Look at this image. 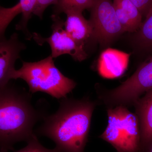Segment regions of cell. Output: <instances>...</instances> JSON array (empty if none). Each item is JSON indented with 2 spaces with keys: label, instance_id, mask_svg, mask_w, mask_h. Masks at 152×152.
I'll list each match as a JSON object with an SVG mask.
<instances>
[{
  "label": "cell",
  "instance_id": "6da1fadb",
  "mask_svg": "<svg viewBox=\"0 0 152 152\" xmlns=\"http://www.w3.org/2000/svg\"><path fill=\"white\" fill-rule=\"evenodd\" d=\"M96 105L88 96L60 99L58 110L44 118L35 134L51 140L59 152H84Z\"/></svg>",
  "mask_w": 152,
  "mask_h": 152
},
{
  "label": "cell",
  "instance_id": "7a4b0ae2",
  "mask_svg": "<svg viewBox=\"0 0 152 152\" xmlns=\"http://www.w3.org/2000/svg\"><path fill=\"white\" fill-rule=\"evenodd\" d=\"M46 114L36 108L31 94L10 83L0 88V152H8L34 135V127Z\"/></svg>",
  "mask_w": 152,
  "mask_h": 152
},
{
  "label": "cell",
  "instance_id": "3957f363",
  "mask_svg": "<svg viewBox=\"0 0 152 152\" xmlns=\"http://www.w3.org/2000/svg\"><path fill=\"white\" fill-rule=\"evenodd\" d=\"M22 63L21 68L13 71L11 79L24 80L31 94L42 92L60 99L66 97L77 86L74 80L64 75L56 66L51 55L38 61Z\"/></svg>",
  "mask_w": 152,
  "mask_h": 152
},
{
  "label": "cell",
  "instance_id": "277c9868",
  "mask_svg": "<svg viewBox=\"0 0 152 152\" xmlns=\"http://www.w3.org/2000/svg\"><path fill=\"white\" fill-rule=\"evenodd\" d=\"M107 113V125L99 137L118 152L140 151V129L136 114L122 105L108 108Z\"/></svg>",
  "mask_w": 152,
  "mask_h": 152
},
{
  "label": "cell",
  "instance_id": "5b68a950",
  "mask_svg": "<svg viewBox=\"0 0 152 152\" xmlns=\"http://www.w3.org/2000/svg\"><path fill=\"white\" fill-rule=\"evenodd\" d=\"M152 89V58L140 66L132 75L119 86L99 94V98L108 108L134 105Z\"/></svg>",
  "mask_w": 152,
  "mask_h": 152
},
{
  "label": "cell",
  "instance_id": "8992f818",
  "mask_svg": "<svg viewBox=\"0 0 152 152\" xmlns=\"http://www.w3.org/2000/svg\"><path fill=\"white\" fill-rule=\"evenodd\" d=\"M51 18V35L49 37L45 38L38 33H34L32 38L39 45H42L45 43L48 44L51 49V56L53 58L68 54L78 61L86 59L87 54L84 45L76 42L66 31L64 28V22L59 15L53 14Z\"/></svg>",
  "mask_w": 152,
  "mask_h": 152
},
{
  "label": "cell",
  "instance_id": "52a82bcc",
  "mask_svg": "<svg viewBox=\"0 0 152 152\" xmlns=\"http://www.w3.org/2000/svg\"><path fill=\"white\" fill-rule=\"evenodd\" d=\"M91 9L92 36L102 45H109L124 32L111 0H96Z\"/></svg>",
  "mask_w": 152,
  "mask_h": 152
},
{
  "label": "cell",
  "instance_id": "ba28073f",
  "mask_svg": "<svg viewBox=\"0 0 152 152\" xmlns=\"http://www.w3.org/2000/svg\"><path fill=\"white\" fill-rule=\"evenodd\" d=\"M37 0H19L13 7L5 8L0 5V42L4 40L5 32L11 22L17 16L22 14V18L16 25V29L24 32L28 40L32 39V34L28 29V22L33 15Z\"/></svg>",
  "mask_w": 152,
  "mask_h": 152
},
{
  "label": "cell",
  "instance_id": "9c48e42d",
  "mask_svg": "<svg viewBox=\"0 0 152 152\" xmlns=\"http://www.w3.org/2000/svg\"><path fill=\"white\" fill-rule=\"evenodd\" d=\"M26 48L15 33L9 39L0 42V88L10 83L11 74L15 69L16 62L20 58L21 52Z\"/></svg>",
  "mask_w": 152,
  "mask_h": 152
},
{
  "label": "cell",
  "instance_id": "30bf717a",
  "mask_svg": "<svg viewBox=\"0 0 152 152\" xmlns=\"http://www.w3.org/2000/svg\"><path fill=\"white\" fill-rule=\"evenodd\" d=\"M134 105L140 129V151H148L152 145V89Z\"/></svg>",
  "mask_w": 152,
  "mask_h": 152
},
{
  "label": "cell",
  "instance_id": "8fae6325",
  "mask_svg": "<svg viewBox=\"0 0 152 152\" xmlns=\"http://www.w3.org/2000/svg\"><path fill=\"white\" fill-rule=\"evenodd\" d=\"M130 54L109 48L101 54L98 64L99 74L104 78L114 79L124 73L129 64Z\"/></svg>",
  "mask_w": 152,
  "mask_h": 152
},
{
  "label": "cell",
  "instance_id": "7c38bea8",
  "mask_svg": "<svg viewBox=\"0 0 152 152\" xmlns=\"http://www.w3.org/2000/svg\"><path fill=\"white\" fill-rule=\"evenodd\" d=\"M83 12L75 10L66 11V19L65 29L75 40L84 45L93 35V27L89 20L83 16Z\"/></svg>",
  "mask_w": 152,
  "mask_h": 152
},
{
  "label": "cell",
  "instance_id": "4fadbf2b",
  "mask_svg": "<svg viewBox=\"0 0 152 152\" xmlns=\"http://www.w3.org/2000/svg\"><path fill=\"white\" fill-rule=\"evenodd\" d=\"M117 17L124 32H133L142 23V15L138 9L130 0H113Z\"/></svg>",
  "mask_w": 152,
  "mask_h": 152
},
{
  "label": "cell",
  "instance_id": "5bb4252c",
  "mask_svg": "<svg viewBox=\"0 0 152 152\" xmlns=\"http://www.w3.org/2000/svg\"><path fill=\"white\" fill-rule=\"evenodd\" d=\"M96 0H58L54 8V13L59 15L68 10L83 12L86 9H91Z\"/></svg>",
  "mask_w": 152,
  "mask_h": 152
},
{
  "label": "cell",
  "instance_id": "9a60e30c",
  "mask_svg": "<svg viewBox=\"0 0 152 152\" xmlns=\"http://www.w3.org/2000/svg\"><path fill=\"white\" fill-rule=\"evenodd\" d=\"M137 39L142 45L152 47V5L139 28Z\"/></svg>",
  "mask_w": 152,
  "mask_h": 152
},
{
  "label": "cell",
  "instance_id": "2e32d148",
  "mask_svg": "<svg viewBox=\"0 0 152 152\" xmlns=\"http://www.w3.org/2000/svg\"><path fill=\"white\" fill-rule=\"evenodd\" d=\"M27 143L26 147L15 152H59L56 148L50 149L43 146L39 142L36 134Z\"/></svg>",
  "mask_w": 152,
  "mask_h": 152
},
{
  "label": "cell",
  "instance_id": "e0dca14e",
  "mask_svg": "<svg viewBox=\"0 0 152 152\" xmlns=\"http://www.w3.org/2000/svg\"><path fill=\"white\" fill-rule=\"evenodd\" d=\"M58 0H37L33 15H35L40 19H42L43 15L46 9L51 5L57 4Z\"/></svg>",
  "mask_w": 152,
  "mask_h": 152
},
{
  "label": "cell",
  "instance_id": "ac0fdd59",
  "mask_svg": "<svg viewBox=\"0 0 152 152\" xmlns=\"http://www.w3.org/2000/svg\"><path fill=\"white\" fill-rule=\"evenodd\" d=\"M138 9L142 15L146 16L152 5V0H130Z\"/></svg>",
  "mask_w": 152,
  "mask_h": 152
}]
</instances>
